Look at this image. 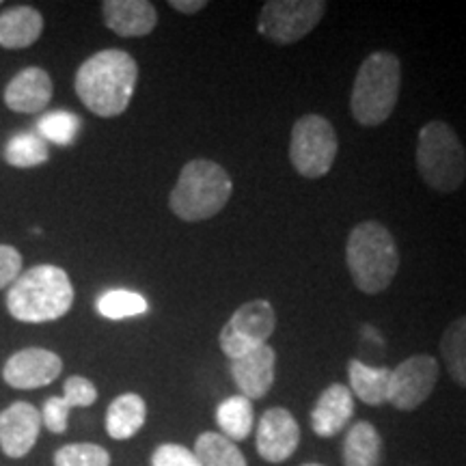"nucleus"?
<instances>
[{
  "label": "nucleus",
  "instance_id": "f257e3e1",
  "mask_svg": "<svg viewBox=\"0 0 466 466\" xmlns=\"http://www.w3.org/2000/svg\"><path fill=\"white\" fill-rule=\"evenodd\" d=\"M138 66L126 50L108 48L86 58L74 78L76 96L96 116H119L130 106Z\"/></svg>",
  "mask_w": 466,
  "mask_h": 466
},
{
  "label": "nucleus",
  "instance_id": "f03ea898",
  "mask_svg": "<svg viewBox=\"0 0 466 466\" xmlns=\"http://www.w3.org/2000/svg\"><path fill=\"white\" fill-rule=\"evenodd\" d=\"M74 305L72 279L63 268L33 266L15 279L7 291V311L25 324L56 322Z\"/></svg>",
  "mask_w": 466,
  "mask_h": 466
},
{
  "label": "nucleus",
  "instance_id": "7ed1b4c3",
  "mask_svg": "<svg viewBox=\"0 0 466 466\" xmlns=\"http://www.w3.org/2000/svg\"><path fill=\"white\" fill-rule=\"evenodd\" d=\"M350 277L363 294H380L393 283L400 268L398 244L378 220H365L350 231L346 244Z\"/></svg>",
  "mask_w": 466,
  "mask_h": 466
},
{
  "label": "nucleus",
  "instance_id": "20e7f679",
  "mask_svg": "<svg viewBox=\"0 0 466 466\" xmlns=\"http://www.w3.org/2000/svg\"><path fill=\"white\" fill-rule=\"evenodd\" d=\"M231 192L229 173L218 162L190 160L168 195V208L184 223H201L217 217L231 199Z\"/></svg>",
  "mask_w": 466,
  "mask_h": 466
},
{
  "label": "nucleus",
  "instance_id": "39448f33",
  "mask_svg": "<svg viewBox=\"0 0 466 466\" xmlns=\"http://www.w3.org/2000/svg\"><path fill=\"white\" fill-rule=\"evenodd\" d=\"M401 86V63L391 52H374L360 63L350 96V113L359 126L376 127L393 115Z\"/></svg>",
  "mask_w": 466,
  "mask_h": 466
},
{
  "label": "nucleus",
  "instance_id": "423d86ee",
  "mask_svg": "<svg viewBox=\"0 0 466 466\" xmlns=\"http://www.w3.org/2000/svg\"><path fill=\"white\" fill-rule=\"evenodd\" d=\"M417 171L436 192H456L466 179V149L445 121H430L419 130Z\"/></svg>",
  "mask_w": 466,
  "mask_h": 466
},
{
  "label": "nucleus",
  "instance_id": "0eeeda50",
  "mask_svg": "<svg viewBox=\"0 0 466 466\" xmlns=\"http://www.w3.org/2000/svg\"><path fill=\"white\" fill-rule=\"evenodd\" d=\"M337 132L333 124L322 115H302L291 127L289 160L296 173L307 179H319L335 165Z\"/></svg>",
  "mask_w": 466,
  "mask_h": 466
},
{
  "label": "nucleus",
  "instance_id": "6e6552de",
  "mask_svg": "<svg viewBox=\"0 0 466 466\" xmlns=\"http://www.w3.org/2000/svg\"><path fill=\"white\" fill-rule=\"evenodd\" d=\"M324 14V0H268L259 11L258 31L270 42L289 46L307 37Z\"/></svg>",
  "mask_w": 466,
  "mask_h": 466
},
{
  "label": "nucleus",
  "instance_id": "1a4fd4ad",
  "mask_svg": "<svg viewBox=\"0 0 466 466\" xmlns=\"http://www.w3.org/2000/svg\"><path fill=\"white\" fill-rule=\"evenodd\" d=\"M275 329L277 313L270 302L264 299L244 302L242 307L236 309V313L227 319L223 330H220V350L229 357V360L238 359L242 354L266 346Z\"/></svg>",
  "mask_w": 466,
  "mask_h": 466
},
{
  "label": "nucleus",
  "instance_id": "9d476101",
  "mask_svg": "<svg viewBox=\"0 0 466 466\" xmlns=\"http://www.w3.org/2000/svg\"><path fill=\"white\" fill-rule=\"evenodd\" d=\"M439 382V363L430 354H415L391 370L387 401L398 410L410 412L423 404Z\"/></svg>",
  "mask_w": 466,
  "mask_h": 466
},
{
  "label": "nucleus",
  "instance_id": "9b49d317",
  "mask_svg": "<svg viewBox=\"0 0 466 466\" xmlns=\"http://www.w3.org/2000/svg\"><path fill=\"white\" fill-rule=\"evenodd\" d=\"M63 359L46 348H25L11 354L3 367V378L9 387L20 391L48 387L61 376Z\"/></svg>",
  "mask_w": 466,
  "mask_h": 466
},
{
  "label": "nucleus",
  "instance_id": "f8f14e48",
  "mask_svg": "<svg viewBox=\"0 0 466 466\" xmlns=\"http://www.w3.org/2000/svg\"><path fill=\"white\" fill-rule=\"evenodd\" d=\"M42 432V412L31 401H14L0 412V450L20 460L31 453Z\"/></svg>",
  "mask_w": 466,
  "mask_h": 466
},
{
  "label": "nucleus",
  "instance_id": "ddd939ff",
  "mask_svg": "<svg viewBox=\"0 0 466 466\" xmlns=\"http://www.w3.org/2000/svg\"><path fill=\"white\" fill-rule=\"evenodd\" d=\"M300 442V428L288 408H270L258 425V453L266 462L281 464L294 456Z\"/></svg>",
  "mask_w": 466,
  "mask_h": 466
},
{
  "label": "nucleus",
  "instance_id": "4468645a",
  "mask_svg": "<svg viewBox=\"0 0 466 466\" xmlns=\"http://www.w3.org/2000/svg\"><path fill=\"white\" fill-rule=\"evenodd\" d=\"M275 348L266 343V346L253 350V352L231 359L229 371L236 387L240 389V395L253 401L266 398L268 391L272 389V382H275Z\"/></svg>",
  "mask_w": 466,
  "mask_h": 466
},
{
  "label": "nucleus",
  "instance_id": "2eb2a0df",
  "mask_svg": "<svg viewBox=\"0 0 466 466\" xmlns=\"http://www.w3.org/2000/svg\"><path fill=\"white\" fill-rule=\"evenodd\" d=\"M52 93H55V85L46 69L25 67L5 86V104L14 113L35 115L48 106Z\"/></svg>",
  "mask_w": 466,
  "mask_h": 466
},
{
  "label": "nucleus",
  "instance_id": "dca6fc26",
  "mask_svg": "<svg viewBox=\"0 0 466 466\" xmlns=\"http://www.w3.org/2000/svg\"><path fill=\"white\" fill-rule=\"evenodd\" d=\"M102 17L119 37H145L158 25V11L147 0H106Z\"/></svg>",
  "mask_w": 466,
  "mask_h": 466
},
{
  "label": "nucleus",
  "instance_id": "f3484780",
  "mask_svg": "<svg viewBox=\"0 0 466 466\" xmlns=\"http://www.w3.org/2000/svg\"><path fill=\"white\" fill-rule=\"evenodd\" d=\"M354 417V398L346 384H330L311 410V430L322 439H333Z\"/></svg>",
  "mask_w": 466,
  "mask_h": 466
},
{
  "label": "nucleus",
  "instance_id": "a211bd4d",
  "mask_svg": "<svg viewBox=\"0 0 466 466\" xmlns=\"http://www.w3.org/2000/svg\"><path fill=\"white\" fill-rule=\"evenodd\" d=\"M44 15L28 5H15L0 14V48L25 50L42 37Z\"/></svg>",
  "mask_w": 466,
  "mask_h": 466
},
{
  "label": "nucleus",
  "instance_id": "6ab92c4d",
  "mask_svg": "<svg viewBox=\"0 0 466 466\" xmlns=\"http://www.w3.org/2000/svg\"><path fill=\"white\" fill-rule=\"evenodd\" d=\"M147 421V404L138 393H124L110 401L106 410V432L115 441L137 436Z\"/></svg>",
  "mask_w": 466,
  "mask_h": 466
},
{
  "label": "nucleus",
  "instance_id": "aec40b11",
  "mask_svg": "<svg viewBox=\"0 0 466 466\" xmlns=\"http://www.w3.org/2000/svg\"><path fill=\"white\" fill-rule=\"evenodd\" d=\"M348 389L360 401H365L370 406H380L387 401L389 378H391V370L389 367H371L363 363V360L352 359L348 363Z\"/></svg>",
  "mask_w": 466,
  "mask_h": 466
},
{
  "label": "nucleus",
  "instance_id": "412c9836",
  "mask_svg": "<svg viewBox=\"0 0 466 466\" xmlns=\"http://www.w3.org/2000/svg\"><path fill=\"white\" fill-rule=\"evenodd\" d=\"M382 436L370 421H357L343 441V466H380Z\"/></svg>",
  "mask_w": 466,
  "mask_h": 466
},
{
  "label": "nucleus",
  "instance_id": "4be33fe9",
  "mask_svg": "<svg viewBox=\"0 0 466 466\" xmlns=\"http://www.w3.org/2000/svg\"><path fill=\"white\" fill-rule=\"evenodd\" d=\"M253 401L244 395H231L225 401H220L217 408V423L225 439L231 442L244 441L253 432Z\"/></svg>",
  "mask_w": 466,
  "mask_h": 466
},
{
  "label": "nucleus",
  "instance_id": "5701e85b",
  "mask_svg": "<svg viewBox=\"0 0 466 466\" xmlns=\"http://www.w3.org/2000/svg\"><path fill=\"white\" fill-rule=\"evenodd\" d=\"M50 158L48 143L37 132H17L5 145V160L14 168L42 167Z\"/></svg>",
  "mask_w": 466,
  "mask_h": 466
},
{
  "label": "nucleus",
  "instance_id": "b1692460",
  "mask_svg": "<svg viewBox=\"0 0 466 466\" xmlns=\"http://www.w3.org/2000/svg\"><path fill=\"white\" fill-rule=\"evenodd\" d=\"M195 458L201 466H248L236 442L218 432H203L195 442Z\"/></svg>",
  "mask_w": 466,
  "mask_h": 466
},
{
  "label": "nucleus",
  "instance_id": "393cba45",
  "mask_svg": "<svg viewBox=\"0 0 466 466\" xmlns=\"http://www.w3.org/2000/svg\"><path fill=\"white\" fill-rule=\"evenodd\" d=\"M441 357L453 382L466 389V316L453 319L445 329L441 337Z\"/></svg>",
  "mask_w": 466,
  "mask_h": 466
},
{
  "label": "nucleus",
  "instance_id": "a878e982",
  "mask_svg": "<svg viewBox=\"0 0 466 466\" xmlns=\"http://www.w3.org/2000/svg\"><path fill=\"white\" fill-rule=\"evenodd\" d=\"M97 313L106 319H126V318H137L147 313L149 302L145 300V296L132 289H108L97 299L96 302Z\"/></svg>",
  "mask_w": 466,
  "mask_h": 466
},
{
  "label": "nucleus",
  "instance_id": "bb28decb",
  "mask_svg": "<svg viewBox=\"0 0 466 466\" xmlns=\"http://www.w3.org/2000/svg\"><path fill=\"white\" fill-rule=\"evenodd\" d=\"M80 121L78 115L69 113V110H52V113H46L37 119V126H35V132L44 138L46 143L58 145V147H69L78 137Z\"/></svg>",
  "mask_w": 466,
  "mask_h": 466
},
{
  "label": "nucleus",
  "instance_id": "cd10ccee",
  "mask_svg": "<svg viewBox=\"0 0 466 466\" xmlns=\"http://www.w3.org/2000/svg\"><path fill=\"white\" fill-rule=\"evenodd\" d=\"M55 466H110V453L96 442H72L55 453Z\"/></svg>",
  "mask_w": 466,
  "mask_h": 466
},
{
  "label": "nucleus",
  "instance_id": "c85d7f7f",
  "mask_svg": "<svg viewBox=\"0 0 466 466\" xmlns=\"http://www.w3.org/2000/svg\"><path fill=\"white\" fill-rule=\"evenodd\" d=\"M63 400L72 408H86L97 401V387L89 378L83 376H69L63 384Z\"/></svg>",
  "mask_w": 466,
  "mask_h": 466
},
{
  "label": "nucleus",
  "instance_id": "c756f323",
  "mask_svg": "<svg viewBox=\"0 0 466 466\" xmlns=\"http://www.w3.org/2000/svg\"><path fill=\"white\" fill-rule=\"evenodd\" d=\"M42 425L52 434H66L69 423V412L72 406L63 398H48L44 401L42 410Z\"/></svg>",
  "mask_w": 466,
  "mask_h": 466
},
{
  "label": "nucleus",
  "instance_id": "7c9ffc66",
  "mask_svg": "<svg viewBox=\"0 0 466 466\" xmlns=\"http://www.w3.org/2000/svg\"><path fill=\"white\" fill-rule=\"evenodd\" d=\"M151 466H201L188 447L177 442H165L151 456Z\"/></svg>",
  "mask_w": 466,
  "mask_h": 466
},
{
  "label": "nucleus",
  "instance_id": "2f4dec72",
  "mask_svg": "<svg viewBox=\"0 0 466 466\" xmlns=\"http://www.w3.org/2000/svg\"><path fill=\"white\" fill-rule=\"evenodd\" d=\"M22 275V255L11 244H0V289L11 288Z\"/></svg>",
  "mask_w": 466,
  "mask_h": 466
},
{
  "label": "nucleus",
  "instance_id": "473e14b6",
  "mask_svg": "<svg viewBox=\"0 0 466 466\" xmlns=\"http://www.w3.org/2000/svg\"><path fill=\"white\" fill-rule=\"evenodd\" d=\"M171 7L175 11H179V14H186V15H195L199 14L201 9L208 7L206 0H171Z\"/></svg>",
  "mask_w": 466,
  "mask_h": 466
},
{
  "label": "nucleus",
  "instance_id": "72a5a7b5",
  "mask_svg": "<svg viewBox=\"0 0 466 466\" xmlns=\"http://www.w3.org/2000/svg\"><path fill=\"white\" fill-rule=\"evenodd\" d=\"M302 466H324V464H316V462H309V464H302Z\"/></svg>",
  "mask_w": 466,
  "mask_h": 466
}]
</instances>
